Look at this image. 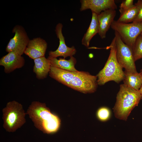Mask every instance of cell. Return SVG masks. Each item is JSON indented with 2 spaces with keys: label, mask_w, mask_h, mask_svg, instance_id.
<instances>
[{
  "label": "cell",
  "mask_w": 142,
  "mask_h": 142,
  "mask_svg": "<svg viewBox=\"0 0 142 142\" xmlns=\"http://www.w3.org/2000/svg\"><path fill=\"white\" fill-rule=\"evenodd\" d=\"M139 91L140 92V93H141V95L142 96V85L141 86L140 88V89Z\"/></svg>",
  "instance_id": "603a6c76"
},
{
  "label": "cell",
  "mask_w": 142,
  "mask_h": 142,
  "mask_svg": "<svg viewBox=\"0 0 142 142\" xmlns=\"http://www.w3.org/2000/svg\"><path fill=\"white\" fill-rule=\"evenodd\" d=\"M63 27V25L61 23H58L55 27V32L59 40V45L55 50L49 51V56L55 58L62 56L65 59L68 57L73 56L76 53L77 50L74 46L70 47L66 45L65 38L62 33Z\"/></svg>",
  "instance_id": "9c48e42d"
},
{
  "label": "cell",
  "mask_w": 142,
  "mask_h": 142,
  "mask_svg": "<svg viewBox=\"0 0 142 142\" xmlns=\"http://www.w3.org/2000/svg\"><path fill=\"white\" fill-rule=\"evenodd\" d=\"M116 14L115 9H109L103 11L98 15L99 24L98 33L102 39L106 37V33L114 20Z\"/></svg>",
  "instance_id": "4fadbf2b"
},
{
  "label": "cell",
  "mask_w": 142,
  "mask_h": 142,
  "mask_svg": "<svg viewBox=\"0 0 142 142\" xmlns=\"http://www.w3.org/2000/svg\"><path fill=\"white\" fill-rule=\"evenodd\" d=\"M51 67L68 71L77 72L78 71L75 68V65L77 62L76 58L73 56L70 57L69 59L57 58L49 56L47 58Z\"/></svg>",
  "instance_id": "9a60e30c"
},
{
  "label": "cell",
  "mask_w": 142,
  "mask_h": 142,
  "mask_svg": "<svg viewBox=\"0 0 142 142\" xmlns=\"http://www.w3.org/2000/svg\"><path fill=\"white\" fill-rule=\"evenodd\" d=\"M110 49L108 59L103 68L97 75L98 85H102L108 82L113 81L119 83L123 80L125 74L116 57V45L114 37L109 46Z\"/></svg>",
  "instance_id": "277c9868"
},
{
  "label": "cell",
  "mask_w": 142,
  "mask_h": 142,
  "mask_svg": "<svg viewBox=\"0 0 142 142\" xmlns=\"http://www.w3.org/2000/svg\"><path fill=\"white\" fill-rule=\"evenodd\" d=\"M142 74V70L140 72Z\"/></svg>",
  "instance_id": "d4e9b609"
},
{
  "label": "cell",
  "mask_w": 142,
  "mask_h": 142,
  "mask_svg": "<svg viewBox=\"0 0 142 142\" xmlns=\"http://www.w3.org/2000/svg\"><path fill=\"white\" fill-rule=\"evenodd\" d=\"M47 43L43 39L38 37L30 40L24 53L33 60L45 56Z\"/></svg>",
  "instance_id": "7c38bea8"
},
{
  "label": "cell",
  "mask_w": 142,
  "mask_h": 142,
  "mask_svg": "<svg viewBox=\"0 0 142 142\" xmlns=\"http://www.w3.org/2000/svg\"><path fill=\"white\" fill-rule=\"evenodd\" d=\"M26 114L29 115L34 126L44 133L54 134L60 128V118L57 115L51 112L44 103L32 102L28 107Z\"/></svg>",
  "instance_id": "7a4b0ae2"
},
{
  "label": "cell",
  "mask_w": 142,
  "mask_h": 142,
  "mask_svg": "<svg viewBox=\"0 0 142 142\" xmlns=\"http://www.w3.org/2000/svg\"><path fill=\"white\" fill-rule=\"evenodd\" d=\"M133 0H125L122 1L119 10L120 14L133 7L134 5L133 4Z\"/></svg>",
  "instance_id": "44dd1931"
},
{
  "label": "cell",
  "mask_w": 142,
  "mask_h": 142,
  "mask_svg": "<svg viewBox=\"0 0 142 142\" xmlns=\"http://www.w3.org/2000/svg\"><path fill=\"white\" fill-rule=\"evenodd\" d=\"M3 127L9 132H14L26 122L22 105L14 100L8 102L2 110Z\"/></svg>",
  "instance_id": "5b68a950"
},
{
  "label": "cell",
  "mask_w": 142,
  "mask_h": 142,
  "mask_svg": "<svg viewBox=\"0 0 142 142\" xmlns=\"http://www.w3.org/2000/svg\"><path fill=\"white\" fill-rule=\"evenodd\" d=\"M124 84L137 90L139 91L142 85V74L140 72L132 73L125 71Z\"/></svg>",
  "instance_id": "e0dca14e"
},
{
  "label": "cell",
  "mask_w": 142,
  "mask_h": 142,
  "mask_svg": "<svg viewBox=\"0 0 142 142\" xmlns=\"http://www.w3.org/2000/svg\"><path fill=\"white\" fill-rule=\"evenodd\" d=\"M49 76L57 82L84 93L95 92L98 85L97 76L83 71H68L51 67Z\"/></svg>",
  "instance_id": "6da1fadb"
},
{
  "label": "cell",
  "mask_w": 142,
  "mask_h": 142,
  "mask_svg": "<svg viewBox=\"0 0 142 142\" xmlns=\"http://www.w3.org/2000/svg\"><path fill=\"white\" fill-rule=\"evenodd\" d=\"M138 12V8L134 5L132 8L120 14L119 18L117 21L119 22L124 23L133 22L136 18Z\"/></svg>",
  "instance_id": "ac0fdd59"
},
{
  "label": "cell",
  "mask_w": 142,
  "mask_h": 142,
  "mask_svg": "<svg viewBox=\"0 0 142 142\" xmlns=\"http://www.w3.org/2000/svg\"><path fill=\"white\" fill-rule=\"evenodd\" d=\"M34 65L33 72L36 74L38 79H43L46 78L50 70L51 66L47 58L45 56L34 59Z\"/></svg>",
  "instance_id": "5bb4252c"
},
{
  "label": "cell",
  "mask_w": 142,
  "mask_h": 142,
  "mask_svg": "<svg viewBox=\"0 0 142 142\" xmlns=\"http://www.w3.org/2000/svg\"><path fill=\"white\" fill-rule=\"evenodd\" d=\"M141 99L142 96L139 91L124 84H121L114 108L115 117L126 120L131 110L138 105Z\"/></svg>",
  "instance_id": "3957f363"
},
{
  "label": "cell",
  "mask_w": 142,
  "mask_h": 142,
  "mask_svg": "<svg viewBox=\"0 0 142 142\" xmlns=\"http://www.w3.org/2000/svg\"><path fill=\"white\" fill-rule=\"evenodd\" d=\"M80 2L81 11L90 9L97 15L106 10L117 8L114 0H80Z\"/></svg>",
  "instance_id": "30bf717a"
},
{
  "label": "cell",
  "mask_w": 142,
  "mask_h": 142,
  "mask_svg": "<svg viewBox=\"0 0 142 142\" xmlns=\"http://www.w3.org/2000/svg\"><path fill=\"white\" fill-rule=\"evenodd\" d=\"M135 5L138 8V12L136 18L133 22L142 23V0H138Z\"/></svg>",
  "instance_id": "7402d4cb"
},
{
  "label": "cell",
  "mask_w": 142,
  "mask_h": 142,
  "mask_svg": "<svg viewBox=\"0 0 142 142\" xmlns=\"http://www.w3.org/2000/svg\"><path fill=\"white\" fill-rule=\"evenodd\" d=\"M140 35H141V36H142V32L140 34Z\"/></svg>",
  "instance_id": "cb8c5ba5"
},
{
  "label": "cell",
  "mask_w": 142,
  "mask_h": 142,
  "mask_svg": "<svg viewBox=\"0 0 142 142\" xmlns=\"http://www.w3.org/2000/svg\"><path fill=\"white\" fill-rule=\"evenodd\" d=\"M126 44L133 49L136 39L142 32V23H124L114 20L110 27Z\"/></svg>",
  "instance_id": "8992f818"
},
{
  "label": "cell",
  "mask_w": 142,
  "mask_h": 142,
  "mask_svg": "<svg viewBox=\"0 0 142 142\" xmlns=\"http://www.w3.org/2000/svg\"><path fill=\"white\" fill-rule=\"evenodd\" d=\"M25 60L22 55L14 52L8 53L0 59V65L4 68L5 73H10L24 65Z\"/></svg>",
  "instance_id": "8fae6325"
},
{
  "label": "cell",
  "mask_w": 142,
  "mask_h": 142,
  "mask_svg": "<svg viewBox=\"0 0 142 142\" xmlns=\"http://www.w3.org/2000/svg\"><path fill=\"white\" fill-rule=\"evenodd\" d=\"M116 45V57L119 64L125 71L137 72L133 49L125 43L116 32L115 31Z\"/></svg>",
  "instance_id": "52a82bcc"
},
{
  "label": "cell",
  "mask_w": 142,
  "mask_h": 142,
  "mask_svg": "<svg viewBox=\"0 0 142 142\" xmlns=\"http://www.w3.org/2000/svg\"><path fill=\"white\" fill-rule=\"evenodd\" d=\"M133 50L135 62L142 58V36L140 34L137 38Z\"/></svg>",
  "instance_id": "d6986e66"
},
{
  "label": "cell",
  "mask_w": 142,
  "mask_h": 142,
  "mask_svg": "<svg viewBox=\"0 0 142 142\" xmlns=\"http://www.w3.org/2000/svg\"><path fill=\"white\" fill-rule=\"evenodd\" d=\"M12 32L15 33L14 36L10 40L6 50L8 53L14 52L22 55L30 40L24 28L21 25L14 26Z\"/></svg>",
  "instance_id": "ba28073f"
},
{
  "label": "cell",
  "mask_w": 142,
  "mask_h": 142,
  "mask_svg": "<svg viewBox=\"0 0 142 142\" xmlns=\"http://www.w3.org/2000/svg\"><path fill=\"white\" fill-rule=\"evenodd\" d=\"M110 115V112L107 107H103L100 108L97 112V116L98 119L102 121L108 120Z\"/></svg>",
  "instance_id": "ffe728a7"
},
{
  "label": "cell",
  "mask_w": 142,
  "mask_h": 142,
  "mask_svg": "<svg viewBox=\"0 0 142 142\" xmlns=\"http://www.w3.org/2000/svg\"><path fill=\"white\" fill-rule=\"evenodd\" d=\"M92 16L89 26L82 39V44L86 47H89L90 42L92 38L98 33L99 24L97 15L92 12Z\"/></svg>",
  "instance_id": "2e32d148"
}]
</instances>
